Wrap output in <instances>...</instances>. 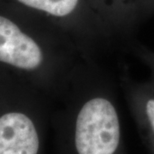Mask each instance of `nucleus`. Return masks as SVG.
Returning a JSON list of instances; mask_svg holds the SVG:
<instances>
[{"label": "nucleus", "mask_w": 154, "mask_h": 154, "mask_svg": "<svg viewBox=\"0 0 154 154\" xmlns=\"http://www.w3.org/2000/svg\"><path fill=\"white\" fill-rule=\"evenodd\" d=\"M134 16L143 17L154 12V0H134Z\"/></svg>", "instance_id": "nucleus-6"}, {"label": "nucleus", "mask_w": 154, "mask_h": 154, "mask_svg": "<svg viewBox=\"0 0 154 154\" xmlns=\"http://www.w3.org/2000/svg\"><path fill=\"white\" fill-rule=\"evenodd\" d=\"M39 138L32 119L19 111L0 116V154H38Z\"/></svg>", "instance_id": "nucleus-3"}, {"label": "nucleus", "mask_w": 154, "mask_h": 154, "mask_svg": "<svg viewBox=\"0 0 154 154\" xmlns=\"http://www.w3.org/2000/svg\"><path fill=\"white\" fill-rule=\"evenodd\" d=\"M130 98L141 110L154 138V87L151 83L137 85L132 89Z\"/></svg>", "instance_id": "nucleus-5"}, {"label": "nucleus", "mask_w": 154, "mask_h": 154, "mask_svg": "<svg viewBox=\"0 0 154 154\" xmlns=\"http://www.w3.org/2000/svg\"><path fill=\"white\" fill-rule=\"evenodd\" d=\"M75 128L78 154H114L120 143L118 113L110 96L90 91L82 97Z\"/></svg>", "instance_id": "nucleus-1"}, {"label": "nucleus", "mask_w": 154, "mask_h": 154, "mask_svg": "<svg viewBox=\"0 0 154 154\" xmlns=\"http://www.w3.org/2000/svg\"><path fill=\"white\" fill-rule=\"evenodd\" d=\"M142 57H144V58L146 59V63H148L151 69L152 72V81H151V84L154 87V52H148V51H145Z\"/></svg>", "instance_id": "nucleus-7"}, {"label": "nucleus", "mask_w": 154, "mask_h": 154, "mask_svg": "<svg viewBox=\"0 0 154 154\" xmlns=\"http://www.w3.org/2000/svg\"><path fill=\"white\" fill-rule=\"evenodd\" d=\"M18 5L36 11L54 21L56 27H64L76 16L81 0H15Z\"/></svg>", "instance_id": "nucleus-4"}, {"label": "nucleus", "mask_w": 154, "mask_h": 154, "mask_svg": "<svg viewBox=\"0 0 154 154\" xmlns=\"http://www.w3.org/2000/svg\"><path fill=\"white\" fill-rule=\"evenodd\" d=\"M49 57L42 45L9 17L0 15V63L23 71L41 69Z\"/></svg>", "instance_id": "nucleus-2"}]
</instances>
